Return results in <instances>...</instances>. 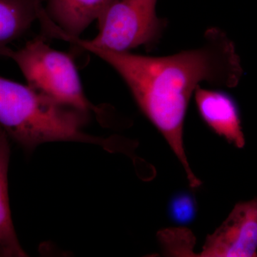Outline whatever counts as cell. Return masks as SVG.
Segmentation results:
<instances>
[{
  "label": "cell",
  "instance_id": "3",
  "mask_svg": "<svg viewBox=\"0 0 257 257\" xmlns=\"http://www.w3.org/2000/svg\"><path fill=\"white\" fill-rule=\"evenodd\" d=\"M3 57L15 61L28 85L64 105L89 112L94 109L83 91L72 57L35 37L18 50L8 48Z\"/></svg>",
  "mask_w": 257,
  "mask_h": 257
},
{
  "label": "cell",
  "instance_id": "6",
  "mask_svg": "<svg viewBox=\"0 0 257 257\" xmlns=\"http://www.w3.org/2000/svg\"><path fill=\"white\" fill-rule=\"evenodd\" d=\"M202 119L219 136L237 148L245 145L239 107L227 93L198 87L194 92Z\"/></svg>",
  "mask_w": 257,
  "mask_h": 257
},
{
  "label": "cell",
  "instance_id": "10",
  "mask_svg": "<svg viewBox=\"0 0 257 257\" xmlns=\"http://www.w3.org/2000/svg\"><path fill=\"white\" fill-rule=\"evenodd\" d=\"M197 206L192 194L181 192L171 199L168 212L170 219L177 224L185 226L192 223L197 215Z\"/></svg>",
  "mask_w": 257,
  "mask_h": 257
},
{
  "label": "cell",
  "instance_id": "11",
  "mask_svg": "<svg viewBox=\"0 0 257 257\" xmlns=\"http://www.w3.org/2000/svg\"><path fill=\"white\" fill-rule=\"evenodd\" d=\"M0 256H3V253H2L1 250H0Z\"/></svg>",
  "mask_w": 257,
  "mask_h": 257
},
{
  "label": "cell",
  "instance_id": "8",
  "mask_svg": "<svg viewBox=\"0 0 257 257\" xmlns=\"http://www.w3.org/2000/svg\"><path fill=\"white\" fill-rule=\"evenodd\" d=\"M45 10L41 0H0V57L29 31Z\"/></svg>",
  "mask_w": 257,
  "mask_h": 257
},
{
  "label": "cell",
  "instance_id": "2",
  "mask_svg": "<svg viewBox=\"0 0 257 257\" xmlns=\"http://www.w3.org/2000/svg\"><path fill=\"white\" fill-rule=\"evenodd\" d=\"M89 116L0 76V127L25 150L52 142L99 143L101 140L84 133Z\"/></svg>",
  "mask_w": 257,
  "mask_h": 257
},
{
  "label": "cell",
  "instance_id": "5",
  "mask_svg": "<svg viewBox=\"0 0 257 257\" xmlns=\"http://www.w3.org/2000/svg\"><path fill=\"white\" fill-rule=\"evenodd\" d=\"M197 256H257V197L237 203L222 224L207 236Z\"/></svg>",
  "mask_w": 257,
  "mask_h": 257
},
{
  "label": "cell",
  "instance_id": "7",
  "mask_svg": "<svg viewBox=\"0 0 257 257\" xmlns=\"http://www.w3.org/2000/svg\"><path fill=\"white\" fill-rule=\"evenodd\" d=\"M112 0H48L47 14L52 22L45 29L48 36L58 34L79 37Z\"/></svg>",
  "mask_w": 257,
  "mask_h": 257
},
{
  "label": "cell",
  "instance_id": "9",
  "mask_svg": "<svg viewBox=\"0 0 257 257\" xmlns=\"http://www.w3.org/2000/svg\"><path fill=\"white\" fill-rule=\"evenodd\" d=\"M10 138L0 127V250L3 256H26L20 246L10 211L8 195Z\"/></svg>",
  "mask_w": 257,
  "mask_h": 257
},
{
  "label": "cell",
  "instance_id": "1",
  "mask_svg": "<svg viewBox=\"0 0 257 257\" xmlns=\"http://www.w3.org/2000/svg\"><path fill=\"white\" fill-rule=\"evenodd\" d=\"M68 42L97 56L121 76L139 107L182 164L190 187H199L202 182L191 170L184 150V119L201 82L234 87L241 79L239 57L226 34L211 28L202 47L166 57L114 52L90 46L79 37H69Z\"/></svg>",
  "mask_w": 257,
  "mask_h": 257
},
{
  "label": "cell",
  "instance_id": "4",
  "mask_svg": "<svg viewBox=\"0 0 257 257\" xmlns=\"http://www.w3.org/2000/svg\"><path fill=\"white\" fill-rule=\"evenodd\" d=\"M157 0H112L99 18V33L90 46L117 52L151 47L160 38L165 23L157 17Z\"/></svg>",
  "mask_w": 257,
  "mask_h": 257
}]
</instances>
